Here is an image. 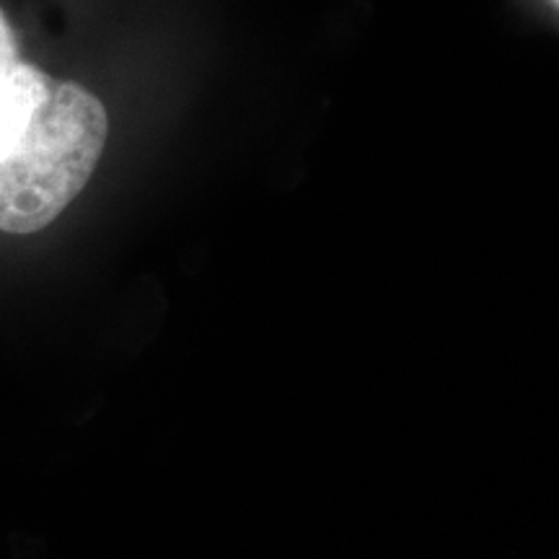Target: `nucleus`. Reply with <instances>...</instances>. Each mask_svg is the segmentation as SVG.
Masks as SVG:
<instances>
[{
	"instance_id": "f03ea898",
	"label": "nucleus",
	"mask_w": 559,
	"mask_h": 559,
	"mask_svg": "<svg viewBox=\"0 0 559 559\" xmlns=\"http://www.w3.org/2000/svg\"><path fill=\"white\" fill-rule=\"evenodd\" d=\"M50 79L26 62L0 73V160L9 156L34 111L50 96Z\"/></svg>"
},
{
	"instance_id": "f257e3e1",
	"label": "nucleus",
	"mask_w": 559,
	"mask_h": 559,
	"mask_svg": "<svg viewBox=\"0 0 559 559\" xmlns=\"http://www.w3.org/2000/svg\"><path fill=\"white\" fill-rule=\"evenodd\" d=\"M109 135L104 104L79 83H60L0 160V230L37 234L83 192Z\"/></svg>"
}]
</instances>
